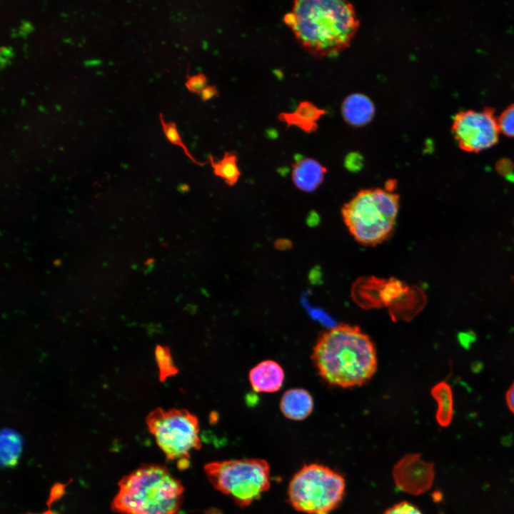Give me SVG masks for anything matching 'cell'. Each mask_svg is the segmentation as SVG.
<instances>
[{"instance_id": "cell-1", "label": "cell", "mask_w": 514, "mask_h": 514, "mask_svg": "<svg viewBox=\"0 0 514 514\" xmlns=\"http://www.w3.org/2000/svg\"><path fill=\"white\" fill-rule=\"evenodd\" d=\"M283 21L298 43L319 58L348 47L360 24L354 6L342 0H296Z\"/></svg>"}, {"instance_id": "cell-15", "label": "cell", "mask_w": 514, "mask_h": 514, "mask_svg": "<svg viewBox=\"0 0 514 514\" xmlns=\"http://www.w3.org/2000/svg\"><path fill=\"white\" fill-rule=\"evenodd\" d=\"M324 111L308 101L301 102L293 112L281 113L278 119L288 127L296 126L306 132L313 131L317 127L316 121Z\"/></svg>"}, {"instance_id": "cell-29", "label": "cell", "mask_w": 514, "mask_h": 514, "mask_svg": "<svg viewBox=\"0 0 514 514\" xmlns=\"http://www.w3.org/2000/svg\"><path fill=\"white\" fill-rule=\"evenodd\" d=\"M1 56L4 58H11L13 56V51L10 47L2 46L1 48Z\"/></svg>"}, {"instance_id": "cell-9", "label": "cell", "mask_w": 514, "mask_h": 514, "mask_svg": "<svg viewBox=\"0 0 514 514\" xmlns=\"http://www.w3.org/2000/svg\"><path fill=\"white\" fill-rule=\"evenodd\" d=\"M393 477L400 490L419 495L432 485L434 478L433 463L422 460L419 454L408 455L395 466Z\"/></svg>"}, {"instance_id": "cell-16", "label": "cell", "mask_w": 514, "mask_h": 514, "mask_svg": "<svg viewBox=\"0 0 514 514\" xmlns=\"http://www.w3.org/2000/svg\"><path fill=\"white\" fill-rule=\"evenodd\" d=\"M426 302L427 296L420 287L408 286L401 296L389 307L390 313L393 319L398 316L410 320L423 308Z\"/></svg>"}, {"instance_id": "cell-13", "label": "cell", "mask_w": 514, "mask_h": 514, "mask_svg": "<svg viewBox=\"0 0 514 514\" xmlns=\"http://www.w3.org/2000/svg\"><path fill=\"white\" fill-rule=\"evenodd\" d=\"M342 116L351 126H362L373 119L375 107L369 98L362 94H352L343 101Z\"/></svg>"}, {"instance_id": "cell-23", "label": "cell", "mask_w": 514, "mask_h": 514, "mask_svg": "<svg viewBox=\"0 0 514 514\" xmlns=\"http://www.w3.org/2000/svg\"><path fill=\"white\" fill-rule=\"evenodd\" d=\"M207 78L203 74H198L194 76L187 75V80L185 82L187 89L197 94H201V91L207 86Z\"/></svg>"}, {"instance_id": "cell-25", "label": "cell", "mask_w": 514, "mask_h": 514, "mask_svg": "<svg viewBox=\"0 0 514 514\" xmlns=\"http://www.w3.org/2000/svg\"><path fill=\"white\" fill-rule=\"evenodd\" d=\"M218 96V91L215 86L207 85L201 92L200 96L202 101H208L213 97Z\"/></svg>"}, {"instance_id": "cell-28", "label": "cell", "mask_w": 514, "mask_h": 514, "mask_svg": "<svg viewBox=\"0 0 514 514\" xmlns=\"http://www.w3.org/2000/svg\"><path fill=\"white\" fill-rule=\"evenodd\" d=\"M33 30L32 25L28 21H24L20 27V31L21 36H25L26 34L31 32Z\"/></svg>"}, {"instance_id": "cell-7", "label": "cell", "mask_w": 514, "mask_h": 514, "mask_svg": "<svg viewBox=\"0 0 514 514\" xmlns=\"http://www.w3.org/2000/svg\"><path fill=\"white\" fill-rule=\"evenodd\" d=\"M146 424L166 458L176 460L180 469L187 468L191 452L202 445L198 418L184 408H158L148 414Z\"/></svg>"}, {"instance_id": "cell-19", "label": "cell", "mask_w": 514, "mask_h": 514, "mask_svg": "<svg viewBox=\"0 0 514 514\" xmlns=\"http://www.w3.org/2000/svg\"><path fill=\"white\" fill-rule=\"evenodd\" d=\"M22 448L19 435L11 430H4L1 437V463L5 467L14 466L18 462Z\"/></svg>"}, {"instance_id": "cell-26", "label": "cell", "mask_w": 514, "mask_h": 514, "mask_svg": "<svg viewBox=\"0 0 514 514\" xmlns=\"http://www.w3.org/2000/svg\"><path fill=\"white\" fill-rule=\"evenodd\" d=\"M505 402L508 409L514 415V382L506 391Z\"/></svg>"}, {"instance_id": "cell-20", "label": "cell", "mask_w": 514, "mask_h": 514, "mask_svg": "<svg viewBox=\"0 0 514 514\" xmlns=\"http://www.w3.org/2000/svg\"><path fill=\"white\" fill-rule=\"evenodd\" d=\"M155 357L158 368L159 379L161 382L178 373V368L174 363L171 350L168 346H157L155 349Z\"/></svg>"}, {"instance_id": "cell-21", "label": "cell", "mask_w": 514, "mask_h": 514, "mask_svg": "<svg viewBox=\"0 0 514 514\" xmlns=\"http://www.w3.org/2000/svg\"><path fill=\"white\" fill-rule=\"evenodd\" d=\"M160 120L164 134L171 143L180 147L183 151L186 156L198 166H203L207 163V162H199L193 156L188 147L183 143L178 131L176 124L174 122L164 121L161 114H160Z\"/></svg>"}, {"instance_id": "cell-2", "label": "cell", "mask_w": 514, "mask_h": 514, "mask_svg": "<svg viewBox=\"0 0 514 514\" xmlns=\"http://www.w3.org/2000/svg\"><path fill=\"white\" fill-rule=\"evenodd\" d=\"M321 377L332 386H361L377 368L376 350L359 327L341 323L323 333L311 355Z\"/></svg>"}, {"instance_id": "cell-22", "label": "cell", "mask_w": 514, "mask_h": 514, "mask_svg": "<svg viewBox=\"0 0 514 514\" xmlns=\"http://www.w3.org/2000/svg\"><path fill=\"white\" fill-rule=\"evenodd\" d=\"M500 131L508 136H514V104L506 108L499 116Z\"/></svg>"}, {"instance_id": "cell-11", "label": "cell", "mask_w": 514, "mask_h": 514, "mask_svg": "<svg viewBox=\"0 0 514 514\" xmlns=\"http://www.w3.org/2000/svg\"><path fill=\"white\" fill-rule=\"evenodd\" d=\"M326 172V168L318 161L303 158L293 164L291 177L298 189L312 192L323 182Z\"/></svg>"}, {"instance_id": "cell-18", "label": "cell", "mask_w": 514, "mask_h": 514, "mask_svg": "<svg viewBox=\"0 0 514 514\" xmlns=\"http://www.w3.org/2000/svg\"><path fill=\"white\" fill-rule=\"evenodd\" d=\"M209 161L213 173L223 179L227 186H233L238 182L241 171L237 165L238 156L234 152H225L223 157L218 161L210 155Z\"/></svg>"}, {"instance_id": "cell-27", "label": "cell", "mask_w": 514, "mask_h": 514, "mask_svg": "<svg viewBox=\"0 0 514 514\" xmlns=\"http://www.w3.org/2000/svg\"><path fill=\"white\" fill-rule=\"evenodd\" d=\"M274 246L278 250L285 251L291 248L292 242L289 239L279 238L274 242Z\"/></svg>"}, {"instance_id": "cell-6", "label": "cell", "mask_w": 514, "mask_h": 514, "mask_svg": "<svg viewBox=\"0 0 514 514\" xmlns=\"http://www.w3.org/2000/svg\"><path fill=\"white\" fill-rule=\"evenodd\" d=\"M213 486L246 507L270 488V467L260 458L216 461L204 467Z\"/></svg>"}, {"instance_id": "cell-8", "label": "cell", "mask_w": 514, "mask_h": 514, "mask_svg": "<svg viewBox=\"0 0 514 514\" xmlns=\"http://www.w3.org/2000/svg\"><path fill=\"white\" fill-rule=\"evenodd\" d=\"M499 126L493 110H467L455 114L452 133L460 148L478 152L494 145L498 138Z\"/></svg>"}, {"instance_id": "cell-17", "label": "cell", "mask_w": 514, "mask_h": 514, "mask_svg": "<svg viewBox=\"0 0 514 514\" xmlns=\"http://www.w3.org/2000/svg\"><path fill=\"white\" fill-rule=\"evenodd\" d=\"M430 393L437 403L435 419L442 427L448 426L452 422L454 412L453 394L450 385L445 381L436 383Z\"/></svg>"}, {"instance_id": "cell-10", "label": "cell", "mask_w": 514, "mask_h": 514, "mask_svg": "<svg viewBox=\"0 0 514 514\" xmlns=\"http://www.w3.org/2000/svg\"><path fill=\"white\" fill-rule=\"evenodd\" d=\"M285 374L276 361L266 360L254 366L248 373L253 390L257 393H274L282 386Z\"/></svg>"}, {"instance_id": "cell-12", "label": "cell", "mask_w": 514, "mask_h": 514, "mask_svg": "<svg viewBox=\"0 0 514 514\" xmlns=\"http://www.w3.org/2000/svg\"><path fill=\"white\" fill-rule=\"evenodd\" d=\"M313 408V398L303 388L288 389L281 398V411L286 418L293 420L305 419L311 413Z\"/></svg>"}, {"instance_id": "cell-32", "label": "cell", "mask_w": 514, "mask_h": 514, "mask_svg": "<svg viewBox=\"0 0 514 514\" xmlns=\"http://www.w3.org/2000/svg\"><path fill=\"white\" fill-rule=\"evenodd\" d=\"M0 59H1V66L4 67V66L6 65L7 60L6 58L2 57V56L0 57Z\"/></svg>"}, {"instance_id": "cell-30", "label": "cell", "mask_w": 514, "mask_h": 514, "mask_svg": "<svg viewBox=\"0 0 514 514\" xmlns=\"http://www.w3.org/2000/svg\"><path fill=\"white\" fill-rule=\"evenodd\" d=\"M101 63V61L99 59H90L84 62L86 66H95L99 65Z\"/></svg>"}, {"instance_id": "cell-24", "label": "cell", "mask_w": 514, "mask_h": 514, "mask_svg": "<svg viewBox=\"0 0 514 514\" xmlns=\"http://www.w3.org/2000/svg\"><path fill=\"white\" fill-rule=\"evenodd\" d=\"M384 514H422L420 510L412 503L403 501L388 508Z\"/></svg>"}, {"instance_id": "cell-5", "label": "cell", "mask_w": 514, "mask_h": 514, "mask_svg": "<svg viewBox=\"0 0 514 514\" xmlns=\"http://www.w3.org/2000/svg\"><path fill=\"white\" fill-rule=\"evenodd\" d=\"M346 481L343 475L318 463L305 465L292 478L288 490L289 501L297 511L307 514H330L341 503Z\"/></svg>"}, {"instance_id": "cell-31", "label": "cell", "mask_w": 514, "mask_h": 514, "mask_svg": "<svg viewBox=\"0 0 514 514\" xmlns=\"http://www.w3.org/2000/svg\"><path fill=\"white\" fill-rule=\"evenodd\" d=\"M27 514H56V513L51 510H48L42 512L41 513H27Z\"/></svg>"}, {"instance_id": "cell-14", "label": "cell", "mask_w": 514, "mask_h": 514, "mask_svg": "<svg viewBox=\"0 0 514 514\" xmlns=\"http://www.w3.org/2000/svg\"><path fill=\"white\" fill-rule=\"evenodd\" d=\"M386 281L375 276L359 278L352 287L353 300L366 308L382 307L381 292Z\"/></svg>"}, {"instance_id": "cell-4", "label": "cell", "mask_w": 514, "mask_h": 514, "mask_svg": "<svg viewBox=\"0 0 514 514\" xmlns=\"http://www.w3.org/2000/svg\"><path fill=\"white\" fill-rule=\"evenodd\" d=\"M398 209V194L376 188L359 191L343 206L341 213L355 240L373 246L391 236Z\"/></svg>"}, {"instance_id": "cell-3", "label": "cell", "mask_w": 514, "mask_h": 514, "mask_svg": "<svg viewBox=\"0 0 514 514\" xmlns=\"http://www.w3.org/2000/svg\"><path fill=\"white\" fill-rule=\"evenodd\" d=\"M111 508L120 514H177L183 486L164 466L143 465L118 483Z\"/></svg>"}]
</instances>
